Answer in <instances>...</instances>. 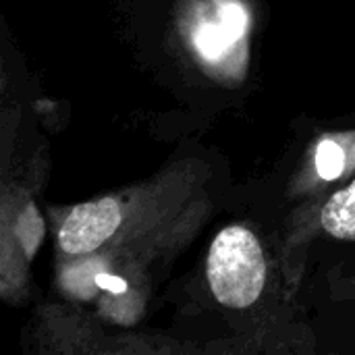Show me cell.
Segmentation results:
<instances>
[{
  "label": "cell",
  "instance_id": "6da1fadb",
  "mask_svg": "<svg viewBox=\"0 0 355 355\" xmlns=\"http://www.w3.org/2000/svg\"><path fill=\"white\" fill-rule=\"evenodd\" d=\"M266 281L262 248L245 227L223 229L208 252V283L214 297L229 308L252 306Z\"/></svg>",
  "mask_w": 355,
  "mask_h": 355
},
{
  "label": "cell",
  "instance_id": "7a4b0ae2",
  "mask_svg": "<svg viewBox=\"0 0 355 355\" xmlns=\"http://www.w3.org/2000/svg\"><path fill=\"white\" fill-rule=\"evenodd\" d=\"M121 225V208L112 198L75 206L60 227L58 243L69 256H83L98 250Z\"/></svg>",
  "mask_w": 355,
  "mask_h": 355
},
{
  "label": "cell",
  "instance_id": "3957f363",
  "mask_svg": "<svg viewBox=\"0 0 355 355\" xmlns=\"http://www.w3.org/2000/svg\"><path fill=\"white\" fill-rule=\"evenodd\" d=\"M248 31V12L237 0H210L193 29L198 52L210 60H223Z\"/></svg>",
  "mask_w": 355,
  "mask_h": 355
},
{
  "label": "cell",
  "instance_id": "277c9868",
  "mask_svg": "<svg viewBox=\"0 0 355 355\" xmlns=\"http://www.w3.org/2000/svg\"><path fill=\"white\" fill-rule=\"evenodd\" d=\"M355 168V131L320 139L316 148V171L324 181H335Z\"/></svg>",
  "mask_w": 355,
  "mask_h": 355
},
{
  "label": "cell",
  "instance_id": "5b68a950",
  "mask_svg": "<svg viewBox=\"0 0 355 355\" xmlns=\"http://www.w3.org/2000/svg\"><path fill=\"white\" fill-rule=\"evenodd\" d=\"M322 227L337 239H355V181L327 202Z\"/></svg>",
  "mask_w": 355,
  "mask_h": 355
},
{
  "label": "cell",
  "instance_id": "8992f818",
  "mask_svg": "<svg viewBox=\"0 0 355 355\" xmlns=\"http://www.w3.org/2000/svg\"><path fill=\"white\" fill-rule=\"evenodd\" d=\"M17 233H19V239L25 248V254L27 256H33L37 245H40V239L44 235V223L37 214V210L33 206H27L23 210V214L19 216V223H17Z\"/></svg>",
  "mask_w": 355,
  "mask_h": 355
},
{
  "label": "cell",
  "instance_id": "52a82bcc",
  "mask_svg": "<svg viewBox=\"0 0 355 355\" xmlns=\"http://www.w3.org/2000/svg\"><path fill=\"white\" fill-rule=\"evenodd\" d=\"M96 285H98L100 289L110 291V293H125V289H127V285H125L123 279L112 277V275H104V272L96 275Z\"/></svg>",
  "mask_w": 355,
  "mask_h": 355
}]
</instances>
